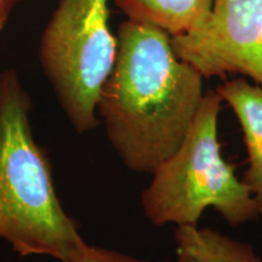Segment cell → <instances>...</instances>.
I'll list each match as a JSON object with an SVG mask.
<instances>
[{"label":"cell","mask_w":262,"mask_h":262,"mask_svg":"<svg viewBox=\"0 0 262 262\" xmlns=\"http://www.w3.org/2000/svg\"><path fill=\"white\" fill-rule=\"evenodd\" d=\"M97 110L127 169L153 173L180 148L204 97L203 75L162 29L126 19Z\"/></svg>","instance_id":"6da1fadb"},{"label":"cell","mask_w":262,"mask_h":262,"mask_svg":"<svg viewBox=\"0 0 262 262\" xmlns=\"http://www.w3.org/2000/svg\"><path fill=\"white\" fill-rule=\"evenodd\" d=\"M31 100L15 70L0 73V238L21 256L71 262L86 243L58 202L51 168L35 143Z\"/></svg>","instance_id":"7a4b0ae2"},{"label":"cell","mask_w":262,"mask_h":262,"mask_svg":"<svg viewBox=\"0 0 262 262\" xmlns=\"http://www.w3.org/2000/svg\"><path fill=\"white\" fill-rule=\"evenodd\" d=\"M222 102L216 90L204 94L182 145L152 173L141 201L156 226H196L209 208L234 227L260 216L251 192L221 153Z\"/></svg>","instance_id":"3957f363"},{"label":"cell","mask_w":262,"mask_h":262,"mask_svg":"<svg viewBox=\"0 0 262 262\" xmlns=\"http://www.w3.org/2000/svg\"><path fill=\"white\" fill-rule=\"evenodd\" d=\"M107 4L60 0L40 41L45 73L79 133L98 125V101L117 57L118 39L108 24Z\"/></svg>","instance_id":"277c9868"},{"label":"cell","mask_w":262,"mask_h":262,"mask_svg":"<svg viewBox=\"0 0 262 262\" xmlns=\"http://www.w3.org/2000/svg\"><path fill=\"white\" fill-rule=\"evenodd\" d=\"M171 45L204 79L242 74L262 86V0H214L204 24Z\"/></svg>","instance_id":"5b68a950"},{"label":"cell","mask_w":262,"mask_h":262,"mask_svg":"<svg viewBox=\"0 0 262 262\" xmlns=\"http://www.w3.org/2000/svg\"><path fill=\"white\" fill-rule=\"evenodd\" d=\"M237 117L248 153L244 181L262 216V86L244 78L226 80L216 89Z\"/></svg>","instance_id":"8992f818"},{"label":"cell","mask_w":262,"mask_h":262,"mask_svg":"<svg viewBox=\"0 0 262 262\" xmlns=\"http://www.w3.org/2000/svg\"><path fill=\"white\" fill-rule=\"evenodd\" d=\"M214 0H116L131 21L162 29L170 37L199 28L210 15Z\"/></svg>","instance_id":"52a82bcc"},{"label":"cell","mask_w":262,"mask_h":262,"mask_svg":"<svg viewBox=\"0 0 262 262\" xmlns=\"http://www.w3.org/2000/svg\"><path fill=\"white\" fill-rule=\"evenodd\" d=\"M175 242L178 262H262L250 244L210 227L180 226Z\"/></svg>","instance_id":"ba28073f"},{"label":"cell","mask_w":262,"mask_h":262,"mask_svg":"<svg viewBox=\"0 0 262 262\" xmlns=\"http://www.w3.org/2000/svg\"><path fill=\"white\" fill-rule=\"evenodd\" d=\"M71 262H147L139 258L122 254L119 251L86 245L84 250Z\"/></svg>","instance_id":"9c48e42d"},{"label":"cell","mask_w":262,"mask_h":262,"mask_svg":"<svg viewBox=\"0 0 262 262\" xmlns=\"http://www.w3.org/2000/svg\"><path fill=\"white\" fill-rule=\"evenodd\" d=\"M16 3L14 0H0V31L4 28L8 22L9 16L11 14V10Z\"/></svg>","instance_id":"30bf717a"},{"label":"cell","mask_w":262,"mask_h":262,"mask_svg":"<svg viewBox=\"0 0 262 262\" xmlns=\"http://www.w3.org/2000/svg\"><path fill=\"white\" fill-rule=\"evenodd\" d=\"M15 3H18V2H22V0H14Z\"/></svg>","instance_id":"8fae6325"}]
</instances>
